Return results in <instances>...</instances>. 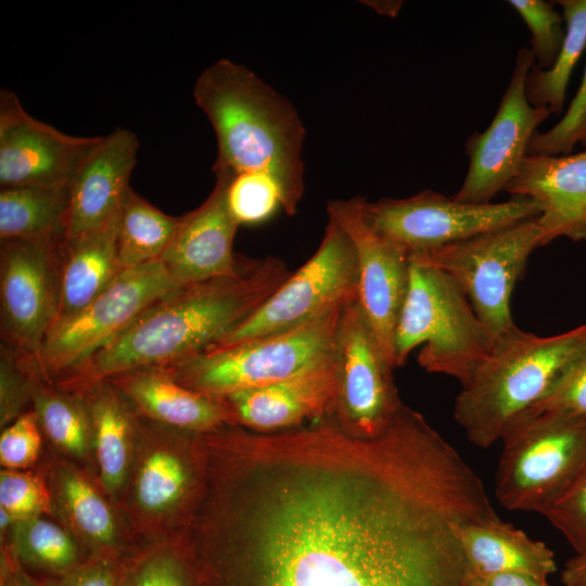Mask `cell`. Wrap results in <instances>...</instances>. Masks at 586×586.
I'll return each instance as SVG.
<instances>
[{
	"mask_svg": "<svg viewBox=\"0 0 586 586\" xmlns=\"http://www.w3.org/2000/svg\"><path fill=\"white\" fill-rule=\"evenodd\" d=\"M498 518L456 449L402 411L374 436L332 418L219 432L186 538L198 586H473L453 523Z\"/></svg>",
	"mask_w": 586,
	"mask_h": 586,
	"instance_id": "1",
	"label": "cell"
},
{
	"mask_svg": "<svg viewBox=\"0 0 586 586\" xmlns=\"http://www.w3.org/2000/svg\"><path fill=\"white\" fill-rule=\"evenodd\" d=\"M290 273L277 257H242L230 276L178 286L64 381L85 385L196 355L252 315Z\"/></svg>",
	"mask_w": 586,
	"mask_h": 586,
	"instance_id": "2",
	"label": "cell"
},
{
	"mask_svg": "<svg viewBox=\"0 0 586 586\" xmlns=\"http://www.w3.org/2000/svg\"><path fill=\"white\" fill-rule=\"evenodd\" d=\"M193 97L216 133L214 175H266L283 192V211L294 215L304 193L305 129L292 103L227 59L199 75Z\"/></svg>",
	"mask_w": 586,
	"mask_h": 586,
	"instance_id": "3",
	"label": "cell"
},
{
	"mask_svg": "<svg viewBox=\"0 0 586 586\" xmlns=\"http://www.w3.org/2000/svg\"><path fill=\"white\" fill-rule=\"evenodd\" d=\"M586 353V323L539 336L519 327L494 341L456 397L454 417L469 441L486 448L540 402Z\"/></svg>",
	"mask_w": 586,
	"mask_h": 586,
	"instance_id": "4",
	"label": "cell"
},
{
	"mask_svg": "<svg viewBox=\"0 0 586 586\" xmlns=\"http://www.w3.org/2000/svg\"><path fill=\"white\" fill-rule=\"evenodd\" d=\"M420 345L419 365L456 379L462 387L491 353L494 340L453 277L410 258L408 289L394 334L396 367Z\"/></svg>",
	"mask_w": 586,
	"mask_h": 586,
	"instance_id": "5",
	"label": "cell"
},
{
	"mask_svg": "<svg viewBox=\"0 0 586 586\" xmlns=\"http://www.w3.org/2000/svg\"><path fill=\"white\" fill-rule=\"evenodd\" d=\"M499 441L498 501L510 510L543 514L586 463V417L562 410L525 413Z\"/></svg>",
	"mask_w": 586,
	"mask_h": 586,
	"instance_id": "6",
	"label": "cell"
},
{
	"mask_svg": "<svg viewBox=\"0 0 586 586\" xmlns=\"http://www.w3.org/2000/svg\"><path fill=\"white\" fill-rule=\"evenodd\" d=\"M343 307L282 332L157 367L183 386L216 399L277 383L331 356Z\"/></svg>",
	"mask_w": 586,
	"mask_h": 586,
	"instance_id": "7",
	"label": "cell"
},
{
	"mask_svg": "<svg viewBox=\"0 0 586 586\" xmlns=\"http://www.w3.org/2000/svg\"><path fill=\"white\" fill-rule=\"evenodd\" d=\"M202 475L200 436L138 413L136 442L126 486L129 513L143 533L169 537L190 519Z\"/></svg>",
	"mask_w": 586,
	"mask_h": 586,
	"instance_id": "8",
	"label": "cell"
},
{
	"mask_svg": "<svg viewBox=\"0 0 586 586\" xmlns=\"http://www.w3.org/2000/svg\"><path fill=\"white\" fill-rule=\"evenodd\" d=\"M543 245L537 216L409 257L453 277L495 341L517 328L512 292L530 255Z\"/></svg>",
	"mask_w": 586,
	"mask_h": 586,
	"instance_id": "9",
	"label": "cell"
},
{
	"mask_svg": "<svg viewBox=\"0 0 586 586\" xmlns=\"http://www.w3.org/2000/svg\"><path fill=\"white\" fill-rule=\"evenodd\" d=\"M354 244L331 217L316 252L245 320L208 348H221L297 327L357 301ZM207 348V349H208Z\"/></svg>",
	"mask_w": 586,
	"mask_h": 586,
	"instance_id": "10",
	"label": "cell"
},
{
	"mask_svg": "<svg viewBox=\"0 0 586 586\" xmlns=\"http://www.w3.org/2000/svg\"><path fill=\"white\" fill-rule=\"evenodd\" d=\"M176 288L161 259L124 269L89 305L50 329L36 358L43 379L55 382L77 372Z\"/></svg>",
	"mask_w": 586,
	"mask_h": 586,
	"instance_id": "11",
	"label": "cell"
},
{
	"mask_svg": "<svg viewBox=\"0 0 586 586\" xmlns=\"http://www.w3.org/2000/svg\"><path fill=\"white\" fill-rule=\"evenodd\" d=\"M368 224L410 255L434 251L470 237L539 215L530 198L470 204L425 190L405 199L361 200Z\"/></svg>",
	"mask_w": 586,
	"mask_h": 586,
	"instance_id": "12",
	"label": "cell"
},
{
	"mask_svg": "<svg viewBox=\"0 0 586 586\" xmlns=\"http://www.w3.org/2000/svg\"><path fill=\"white\" fill-rule=\"evenodd\" d=\"M331 355L336 377L332 418L356 435L380 434L403 403L393 381L395 367L357 301L341 310Z\"/></svg>",
	"mask_w": 586,
	"mask_h": 586,
	"instance_id": "13",
	"label": "cell"
},
{
	"mask_svg": "<svg viewBox=\"0 0 586 586\" xmlns=\"http://www.w3.org/2000/svg\"><path fill=\"white\" fill-rule=\"evenodd\" d=\"M64 239H9L0 249L2 343L37 358L55 322Z\"/></svg>",
	"mask_w": 586,
	"mask_h": 586,
	"instance_id": "14",
	"label": "cell"
},
{
	"mask_svg": "<svg viewBox=\"0 0 586 586\" xmlns=\"http://www.w3.org/2000/svg\"><path fill=\"white\" fill-rule=\"evenodd\" d=\"M531 49L518 51L510 81L496 115L481 133L466 143L469 167L455 200L470 204H488L505 190L527 156L531 138L551 112L532 106L525 95V81L534 65Z\"/></svg>",
	"mask_w": 586,
	"mask_h": 586,
	"instance_id": "15",
	"label": "cell"
},
{
	"mask_svg": "<svg viewBox=\"0 0 586 586\" xmlns=\"http://www.w3.org/2000/svg\"><path fill=\"white\" fill-rule=\"evenodd\" d=\"M361 196L327 204L334 219L351 238L357 257V303L377 340L394 367V334L406 297L410 258L399 245L377 232L366 220Z\"/></svg>",
	"mask_w": 586,
	"mask_h": 586,
	"instance_id": "16",
	"label": "cell"
},
{
	"mask_svg": "<svg viewBox=\"0 0 586 586\" xmlns=\"http://www.w3.org/2000/svg\"><path fill=\"white\" fill-rule=\"evenodd\" d=\"M102 136L77 137L29 115L15 92L0 91V189L69 186Z\"/></svg>",
	"mask_w": 586,
	"mask_h": 586,
	"instance_id": "17",
	"label": "cell"
},
{
	"mask_svg": "<svg viewBox=\"0 0 586 586\" xmlns=\"http://www.w3.org/2000/svg\"><path fill=\"white\" fill-rule=\"evenodd\" d=\"M215 186L195 209L179 217L161 260L171 280L184 286L234 273L241 258L233 253L239 228L227 204L230 177L215 175Z\"/></svg>",
	"mask_w": 586,
	"mask_h": 586,
	"instance_id": "18",
	"label": "cell"
},
{
	"mask_svg": "<svg viewBox=\"0 0 586 586\" xmlns=\"http://www.w3.org/2000/svg\"><path fill=\"white\" fill-rule=\"evenodd\" d=\"M135 132L115 128L81 163L69 184L64 244H71L115 220L137 163Z\"/></svg>",
	"mask_w": 586,
	"mask_h": 586,
	"instance_id": "19",
	"label": "cell"
},
{
	"mask_svg": "<svg viewBox=\"0 0 586 586\" xmlns=\"http://www.w3.org/2000/svg\"><path fill=\"white\" fill-rule=\"evenodd\" d=\"M335 395L336 377L331 355L286 380L218 399L228 409L233 424L270 432L300 426L307 419L331 416Z\"/></svg>",
	"mask_w": 586,
	"mask_h": 586,
	"instance_id": "20",
	"label": "cell"
},
{
	"mask_svg": "<svg viewBox=\"0 0 586 586\" xmlns=\"http://www.w3.org/2000/svg\"><path fill=\"white\" fill-rule=\"evenodd\" d=\"M505 191L537 204L544 245L560 237L586 242V151L527 155Z\"/></svg>",
	"mask_w": 586,
	"mask_h": 586,
	"instance_id": "21",
	"label": "cell"
},
{
	"mask_svg": "<svg viewBox=\"0 0 586 586\" xmlns=\"http://www.w3.org/2000/svg\"><path fill=\"white\" fill-rule=\"evenodd\" d=\"M136 411L155 422L190 432L233 424L221 400L194 392L158 367H144L109 379Z\"/></svg>",
	"mask_w": 586,
	"mask_h": 586,
	"instance_id": "22",
	"label": "cell"
},
{
	"mask_svg": "<svg viewBox=\"0 0 586 586\" xmlns=\"http://www.w3.org/2000/svg\"><path fill=\"white\" fill-rule=\"evenodd\" d=\"M453 528L472 577L525 572L547 578L557 570L551 549L500 518L457 521L453 523Z\"/></svg>",
	"mask_w": 586,
	"mask_h": 586,
	"instance_id": "23",
	"label": "cell"
},
{
	"mask_svg": "<svg viewBox=\"0 0 586 586\" xmlns=\"http://www.w3.org/2000/svg\"><path fill=\"white\" fill-rule=\"evenodd\" d=\"M84 394L93 428V448L104 491L118 497L126 487L136 442L138 412L109 380L74 387Z\"/></svg>",
	"mask_w": 586,
	"mask_h": 586,
	"instance_id": "24",
	"label": "cell"
},
{
	"mask_svg": "<svg viewBox=\"0 0 586 586\" xmlns=\"http://www.w3.org/2000/svg\"><path fill=\"white\" fill-rule=\"evenodd\" d=\"M116 227L117 218L71 244H64L55 322L84 309L124 270L117 258Z\"/></svg>",
	"mask_w": 586,
	"mask_h": 586,
	"instance_id": "25",
	"label": "cell"
},
{
	"mask_svg": "<svg viewBox=\"0 0 586 586\" xmlns=\"http://www.w3.org/2000/svg\"><path fill=\"white\" fill-rule=\"evenodd\" d=\"M58 500L91 556L123 558L113 510L98 488L81 472L61 466L54 477Z\"/></svg>",
	"mask_w": 586,
	"mask_h": 586,
	"instance_id": "26",
	"label": "cell"
},
{
	"mask_svg": "<svg viewBox=\"0 0 586 586\" xmlns=\"http://www.w3.org/2000/svg\"><path fill=\"white\" fill-rule=\"evenodd\" d=\"M69 186L0 189V240L64 239Z\"/></svg>",
	"mask_w": 586,
	"mask_h": 586,
	"instance_id": "27",
	"label": "cell"
},
{
	"mask_svg": "<svg viewBox=\"0 0 586 586\" xmlns=\"http://www.w3.org/2000/svg\"><path fill=\"white\" fill-rule=\"evenodd\" d=\"M131 187L126 191L117 216L116 249L122 269L161 259L178 225Z\"/></svg>",
	"mask_w": 586,
	"mask_h": 586,
	"instance_id": "28",
	"label": "cell"
},
{
	"mask_svg": "<svg viewBox=\"0 0 586 586\" xmlns=\"http://www.w3.org/2000/svg\"><path fill=\"white\" fill-rule=\"evenodd\" d=\"M34 411L42 431L60 449L84 459L93 448V428L84 394L42 380L33 395Z\"/></svg>",
	"mask_w": 586,
	"mask_h": 586,
	"instance_id": "29",
	"label": "cell"
},
{
	"mask_svg": "<svg viewBox=\"0 0 586 586\" xmlns=\"http://www.w3.org/2000/svg\"><path fill=\"white\" fill-rule=\"evenodd\" d=\"M565 35L559 54L549 69L537 64L531 67L525 81V95L534 107L560 114L565 101L571 74L586 48V0H560Z\"/></svg>",
	"mask_w": 586,
	"mask_h": 586,
	"instance_id": "30",
	"label": "cell"
},
{
	"mask_svg": "<svg viewBox=\"0 0 586 586\" xmlns=\"http://www.w3.org/2000/svg\"><path fill=\"white\" fill-rule=\"evenodd\" d=\"M12 533V557L23 566L49 577L62 576L87 558L71 535L58 524L34 517L15 522Z\"/></svg>",
	"mask_w": 586,
	"mask_h": 586,
	"instance_id": "31",
	"label": "cell"
},
{
	"mask_svg": "<svg viewBox=\"0 0 586 586\" xmlns=\"http://www.w3.org/2000/svg\"><path fill=\"white\" fill-rule=\"evenodd\" d=\"M122 586H198L186 537L150 542L125 556Z\"/></svg>",
	"mask_w": 586,
	"mask_h": 586,
	"instance_id": "32",
	"label": "cell"
},
{
	"mask_svg": "<svg viewBox=\"0 0 586 586\" xmlns=\"http://www.w3.org/2000/svg\"><path fill=\"white\" fill-rule=\"evenodd\" d=\"M230 214L241 225H258L270 219L284 207L280 186L262 174H239L230 178L227 187Z\"/></svg>",
	"mask_w": 586,
	"mask_h": 586,
	"instance_id": "33",
	"label": "cell"
},
{
	"mask_svg": "<svg viewBox=\"0 0 586 586\" xmlns=\"http://www.w3.org/2000/svg\"><path fill=\"white\" fill-rule=\"evenodd\" d=\"M1 424L20 417L38 383L43 379L36 358L1 343L0 347Z\"/></svg>",
	"mask_w": 586,
	"mask_h": 586,
	"instance_id": "34",
	"label": "cell"
},
{
	"mask_svg": "<svg viewBox=\"0 0 586 586\" xmlns=\"http://www.w3.org/2000/svg\"><path fill=\"white\" fill-rule=\"evenodd\" d=\"M508 3L532 33L531 51L537 61L535 64L543 69L551 68L564 40L562 14L551 2L544 0H511Z\"/></svg>",
	"mask_w": 586,
	"mask_h": 586,
	"instance_id": "35",
	"label": "cell"
},
{
	"mask_svg": "<svg viewBox=\"0 0 586 586\" xmlns=\"http://www.w3.org/2000/svg\"><path fill=\"white\" fill-rule=\"evenodd\" d=\"M576 144L586 149V65L581 85L563 117L546 132H535L527 155L571 154Z\"/></svg>",
	"mask_w": 586,
	"mask_h": 586,
	"instance_id": "36",
	"label": "cell"
},
{
	"mask_svg": "<svg viewBox=\"0 0 586 586\" xmlns=\"http://www.w3.org/2000/svg\"><path fill=\"white\" fill-rule=\"evenodd\" d=\"M0 506L17 522L50 512L52 497L38 476L4 469L0 473Z\"/></svg>",
	"mask_w": 586,
	"mask_h": 586,
	"instance_id": "37",
	"label": "cell"
},
{
	"mask_svg": "<svg viewBox=\"0 0 586 586\" xmlns=\"http://www.w3.org/2000/svg\"><path fill=\"white\" fill-rule=\"evenodd\" d=\"M542 515L564 536L575 555L586 552V463Z\"/></svg>",
	"mask_w": 586,
	"mask_h": 586,
	"instance_id": "38",
	"label": "cell"
},
{
	"mask_svg": "<svg viewBox=\"0 0 586 586\" xmlns=\"http://www.w3.org/2000/svg\"><path fill=\"white\" fill-rule=\"evenodd\" d=\"M41 442L40 425L35 411L22 413L1 433V466L10 470L29 467L37 460Z\"/></svg>",
	"mask_w": 586,
	"mask_h": 586,
	"instance_id": "39",
	"label": "cell"
},
{
	"mask_svg": "<svg viewBox=\"0 0 586 586\" xmlns=\"http://www.w3.org/2000/svg\"><path fill=\"white\" fill-rule=\"evenodd\" d=\"M547 410H562L586 417V353L551 391L525 413Z\"/></svg>",
	"mask_w": 586,
	"mask_h": 586,
	"instance_id": "40",
	"label": "cell"
},
{
	"mask_svg": "<svg viewBox=\"0 0 586 586\" xmlns=\"http://www.w3.org/2000/svg\"><path fill=\"white\" fill-rule=\"evenodd\" d=\"M124 558L90 556L71 572L46 577L42 586H122Z\"/></svg>",
	"mask_w": 586,
	"mask_h": 586,
	"instance_id": "41",
	"label": "cell"
},
{
	"mask_svg": "<svg viewBox=\"0 0 586 586\" xmlns=\"http://www.w3.org/2000/svg\"><path fill=\"white\" fill-rule=\"evenodd\" d=\"M473 586H549L546 577L525 572H504L472 577Z\"/></svg>",
	"mask_w": 586,
	"mask_h": 586,
	"instance_id": "42",
	"label": "cell"
},
{
	"mask_svg": "<svg viewBox=\"0 0 586 586\" xmlns=\"http://www.w3.org/2000/svg\"><path fill=\"white\" fill-rule=\"evenodd\" d=\"M1 572L5 575L9 586H42L34 579L11 553L2 556Z\"/></svg>",
	"mask_w": 586,
	"mask_h": 586,
	"instance_id": "43",
	"label": "cell"
},
{
	"mask_svg": "<svg viewBox=\"0 0 586 586\" xmlns=\"http://www.w3.org/2000/svg\"><path fill=\"white\" fill-rule=\"evenodd\" d=\"M564 586H586V552L569 559L560 574Z\"/></svg>",
	"mask_w": 586,
	"mask_h": 586,
	"instance_id": "44",
	"label": "cell"
},
{
	"mask_svg": "<svg viewBox=\"0 0 586 586\" xmlns=\"http://www.w3.org/2000/svg\"><path fill=\"white\" fill-rule=\"evenodd\" d=\"M370 5L380 14L395 16L402 7V2L397 1H371Z\"/></svg>",
	"mask_w": 586,
	"mask_h": 586,
	"instance_id": "45",
	"label": "cell"
},
{
	"mask_svg": "<svg viewBox=\"0 0 586 586\" xmlns=\"http://www.w3.org/2000/svg\"><path fill=\"white\" fill-rule=\"evenodd\" d=\"M0 586H9L5 575L1 572Z\"/></svg>",
	"mask_w": 586,
	"mask_h": 586,
	"instance_id": "46",
	"label": "cell"
}]
</instances>
